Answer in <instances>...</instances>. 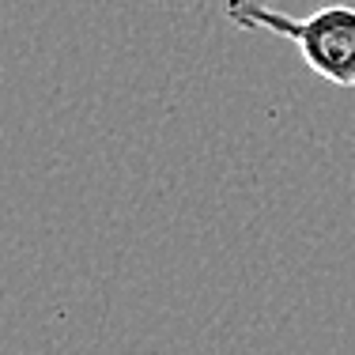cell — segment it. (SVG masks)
<instances>
[{
	"instance_id": "obj_1",
	"label": "cell",
	"mask_w": 355,
	"mask_h": 355,
	"mask_svg": "<svg viewBox=\"0 0 355 355\" xmlns=\"http://www.w3.org/2000/svg\"><path fill=\"white\" fill-rule=\"evenodd\" d=\"M227 19L242 31H265V35L287 38L333 87H355V8L329 4L310 15H291L265 0H227Z\"/></svg>"
}]
</instances>
